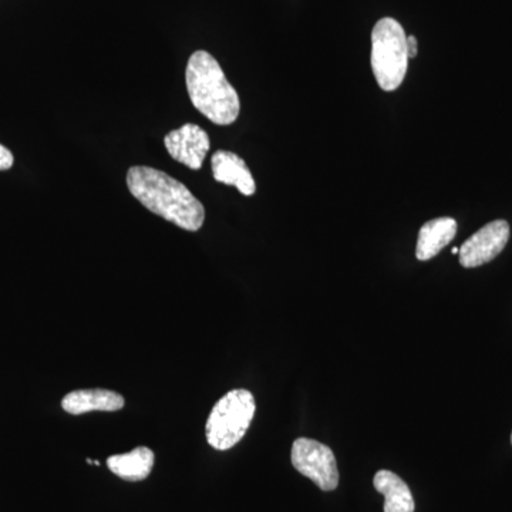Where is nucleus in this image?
Here are the masks:
<instances>
[{"label": "nucleus", "instance_id": "obj_1", "mask_svg": "<svg viewBox=\"0 0 512 512\" xmlns=\"http://www.w3.org/2000/svg\"><path fill=\"white\" fill-rule=\"evenodd\" d=\"M127 187L136 200L158 217L185 231L195 232L204 225L205 208L183 183L150 167H131Z\"/></svg>", "mask_w": 512, "mask_h": 512}, {"label": "nucleus", "instance_id": "obj_2", "mask_svg": "<svg viewBox=\"0 0 512 512\" xmlns=\"http://www.w3.org/2000/svg\"><path fill=\"white\" fill-rule=\"evenodd\" d=\"M188 94L195 109L217 126H229L239 117L241 101L221 69L204 50L190 57L185 70Z\"/></svg>", "mask_w": 512, "mask_h": 512}, {"label": "nucleus", "instance_id": "obj_3", "mask_svg": "<svg viewBox=\"0 0 512 512\" xmlns=\"http://www.w3.org/2000/svg\"><path fill=\"white\" fill-rule=\"evenodd\" d=\"M409 67L407 36L396 19L383 18L372 32V69L376 82L384 92L402 86Z\"/></svg>", "mask_w": 512, "mask_h": 512}, {"label": "nucleus", "instance_id": "obj_4", "mask_svg": "<svg viewBox=\"0 0 512 512\" xmlns=\"http://www.w3.org/2000/svg\"><path fill=\"white\" fill-rule=\"evenodd\" d=\"M255 399L245 389L232 390L215 404L205 434L215 450H229L245 436L255 414Z\"/></svg>", "mask_w": 512, "mask_h": 512}, {"label": "nucleus", "instance_id": "obj_5", "mask_svg": "<svg viewBox=\"0 0 512 512\" xmlns=\"http://www.w3.org/2000/svg\"><path fill=\"white\" fill-rule=\"evenodd\" d=\"M292 464L320 490L333 491L339 484L335 454L325 444L311 439H298L292 446Z\"/></svg>", "mask_w": 512, "mask_h": 512}, {"label": "nucleus", "instance_id": "obj_6", "mask_svg": "<svg viewBox=\"0 0 512 512\" xmlns=\"http://www.w3.org/2000/svg\"><path fill=\"white\" fill-rule=\"evenodd\" d=\"M510 239V225L497 220L485 225L473 237L468 238L460 248V264L464 268H477L493 261L504 251Z\"/></svg>", "mask_w": 512, "mask_h": 512}, {"label": "nucleus", "instance_id": "obj_7", "mask_svg": "<svg viewBox=\"0 0 512 512\" xmlns=\"http://www.w3.org/2000/svg\"><path fill=\"white\" fill-rule=\"evenodd\" d=\"M168 154L191 170H200L210 151V137L197 124H184L164 138Z\"/></svg>", "mask_w": 512, "mask_h": 512}, {"label": "nucleus", "instance_id": "obj_8", "mask_svg": "<svg viewBox=\"0 0 512 512\" xmlns=\"http://www.w3.org/2000/svg\"><path fill=\"white\" fill-rule=\"evenodd\" d=\"M212 175L221 184L234 185L245 197L255 194L256 185L251 170L241 157L231 151L220 150L211 158Z\"/></svg>", "mask_w": 512, "mask_h": 512}, {"label": "nucleus", "instance_id": "obj_9", "mask_svg": "<svg viewBox=\"0 0 512 512\" xmlns=\"http://www.w3.org/2000/svg\"><path fill=\"white\" fill-rule=\"evenodd\" d=\"M126 400L121 394L106 389L74 390L62 400L64 412L79 416L90 412H119Z\"/></svg>", "mask_w": 512, "mask_h": 512}, {"label": "nucleus", "instance_id": "obj_10", "mask_svg": "<svg viewBox=\"0 0 512 512\" xmlns=\"http://www.w3.org/2000/svg\"><path fill=\"white\" fill-rule=\"evenodd\" d=\"M457 234V222L453 218H436L421 227L417 239L416 256L419 261H429L439 255Z\"/></svg>", "mask_w": 512, "mask_h": 512}, {"label": "nucleus", "instance_id": "obj_11", "mask_svg": "<svg viewBox=\"0 0 512 512\" xmlns=\"http://www.w3.org/2000/svg\"><path fill=\"white\" fill-rule=\"evenodd\" d=\"M153 451L148 447H137L126 454H117L107 458V467L111 473L127 481H143L150 476L154 467Z\"/></svg>", "mask_w": 512, "mask_h": 512}, {"label": "nucleus", "instance_id": "obj_12", "mask_svg": "<svg viewBox=\"0 0 512 512\" xmlns=\"http://www.w3.org/2000/svg\"><path fill=\"white\" fill-rule=\"evenodd\" d=\"M373 485L384 495V512H414V500L409 485L389 470H380Z\"/></svg>", "mask_w": 512, "mask_h": 512}, {"label": "nucleus", "instance_id": "obj_13", "mask_svg": "<svg viewBox=\"0 0 512 512\" xmlns=\"http://www.w3.org/2000/svg\"><path fill=\"white\" fill-rule=\"evenodd\" d=\"M13 163H15V158H13V154L10 153L8 148L0 144V171L10 170V168H12Z\"/></svg>", "mask_w": 512, "mask_h": 512}, {"label": "nucleus", "instance_id": "obj_14", "mask_svg": "<svg viewBox=\"0 0 512 512\" xmlns=\"http://www.w3.org/2000/svg\"><path fill=\"white\" fill-rule=\"evenodd\" d=\"M407 50H409V59H414L419 52V43H417L416 36L407 37Z\"/></svg>", "mask_w": 512, "mask_h": 512}, {"label": "nucleus", "instance_id": "obj_15", "mask_svg": "<svg viewBox=\"0 0 512 512\" xmlns=\"http://www.w3.org/2000/svg\"><path fill=\"white\" fill-rule=\"evenodd\" d=\"M451 252H453V254L456 255V254H458V252H460V249L454 248L453 251H451Z\"/></svg>", "mask_w": 512, "mask_h": 512}, {"label": "nucleus", "instance_id": "obj_16", "mask_svg": "<svg viewBox=\"0 0 512 512\" xmlns=\"http://www.w3.org/2000/svg\"><path fill=\"white\" fill-rule=\"evenodd\" d=\"M511 443H512V434H511Z\"/></svg>", "mask_w": 512, "mask_h": 512}]
</instances>
